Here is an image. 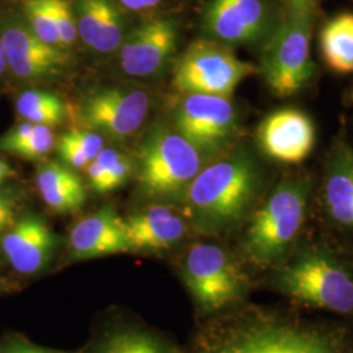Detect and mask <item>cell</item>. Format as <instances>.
I'll use <instances>...</instances> for the list:
<instances>
[{"label": "cell", "mask_w": 353, "mask_h": 353, "mask_svg": "<svg viewBox=\"0 0 353 353\" xmlns=\"http://www.w3.org/2000/svg\"><path fill=\"white\" fill-rule=\"evenodd\" d=\"M279 23L270 0H210L203 16L205 33L225 45L267 41Z\"/></svg>", "instance_id": "30bf717a"}, {"label": "cell", "mask_w": 353, "mask_h": 353, "mask_svg": "<svg viewBox=\"0 0 353 353\" xmlns=\"http://www.w3.org/2000/svg\"><path fill=\"white\" fill-rule=\"evenodd\" d=\"M20 4L26 16V23L32 29V32L43 42L63 49L48 1L20 0Z\"/></svg>", "instance_id": "cb8c5ba5"}, {"label": "cell", "mask_w": 353, "mask_h": 353, "mask_svg": "<svg viewBox=\"0 0 353 353\" xmlns=\"http://www.w3.org/2000/svg\"><path fill=\"white\" fill-rule=\"evenodd\" d=\"M309 182L288 178L279 183L261 210L254 214L246 233V252L252 261L268 265L285 252L303 227Z\"/></svg>", "instance_id": "3957f363"}, {"label": "cell", "mask_w": 353, "mask_h": 353, "mask_svg": "<svg viewBox=\"0 0 353 353\" xmlns=\"http://www.w3.org/2000/svg\"><path fill=\"white\" fill-rule=\"evenodd\" d=\"M255 72L254 64L240 59L225 43L210 38L190 45L174 67L173 85L185 94L229 99Z\"/></svg>", "instance_id": "5b68a950"}, {"label": "cell", "mask_w": 353, "mask_h": 353, "mask_svg": "<svg viewBox=\"0 0 353 353\" xmlns=\"http://www.w3.org/2000/svg\"><path fill=\"white\" fill-rule=\"evenodd\" d=\"M259 186L252 159L237 153L204 166L183 198L190 219L205 232H217L240 220Z\"/></svg>", "instance_id": "6da1fadb"}, {"label": "cell", "mask_w": 353, "mask_h": 353, "mask_svg": "<svg viewBox=\"0 0 353 353\" xmlns=\"http://www.w3.org/2000/svg\"><path fill=\"white\" fill-rule=\"evenodd\" d=\"M312 17L290 12L265 41L261 68L268 88L279 97L296 94L313 77Z\"/></svg>", "instance_id": "277c9868"}, {"label": "cell", "mask_w": 353, "mask_h": 353, "mask_svg": "<svg viewBox=\"0 0 353 353\" xmlns=\"http://www.w3.org/2000/svg\"><path fill=\"white\" fill-rule=\"evenodd\" d=\"M87 174H88L89 183L90 188L94 190L96 192L105 194V192H110V186H109V178L108 174L105 173V170L102 169L100 165L97 164L94 160L92 163L87 165Z\"/></svg>", "instance_id": "d6a6232c"}, {"label": "cell", "mask_w": 353, "mask_h": 353, "mask_svg": "<svg viewBox=\"0 0 353 353\" xmlns=\"http://www.w3.org/2000/svg\"><path fill=\"white\" fill-rule=\"evenodd\" d=\"M8 70L7 65V59H6V52H4V48H3V42L0 39V77L4 75V72Z\"/></svg>", "instance_id": "8d00e7d4"}, {"label": "cell", "mask_w": 353, "mask_h": 353, "mask_svg": "<svg viewBox=\"0 0 353 353\" xmlns=\"http://www.w3.org/2000/svg\"><path fill=\"white\" fill-rule=\"evenodd\" d=\"M23 203L21 192L14 188L0 186V240L20 216Z\"/></svg>", "instance_id": "83f0119b"}, {"label": "cell", "mask_w": 353, "mask_h": 353, "mask_svg": "<svg viewBox=\"0 0 353 353\" xmlns=\"http://www.w3.org/2000/svg\"><path fill=\"white\" fill-rule=\"evenodd\" d=\"M57 237L36 214H21L0 240V250L17 274L36 275L50 265Z\"/></svg>", "instance_id": "4fadbf2b"}, {"label": "cell", "mask_w": 353, "mask_h": 353, "mask_svg": "<svg viewBox=\"0 0 353 353\" xmlns=\"http://www.w3.org/2000/svg\"><path fill=\"white\" fill-rule=\"evenodd\" d=\"M176 131L204 154L227 147L237 132L239 119L227 97L186 94L176 108Z\"/></svg>", "instance_id": "9c48e42d"}, {"label": "cell", "mask_w": 353, "mask_h": 353, "mask_svg": "<svg viewBox=\"0 0 353 353\" xmlns=\"http://www.w3.org/2000/svg\"><path fill=\"white\" fill-rule=\"evenodd\" d=\"M297 334L290 328H249L228 338L214 353H293Z\"/></svg>", "instance_id": "ffe728a7"}, {"label": "cell", "mask_w": 353, "mask_h": 353, "mask_svg": "<svg viewBox=\"0 0 353 353\" xmlns=\"http://www.w3.org/2000/svg\"><path fill=\"white\" fill-rule=\"evenodd\" d=\"M0 39L8 70L20 80H51L63 75L68 68V50L43 42L21 20L1 23Z\"/></svg>", "instance_id": "8fae6325"}, {"label": "cell", "mask_w": 353, "mask_h": 353, "mask_svg": "<svg viewBox=\"0 0 353 353\" xmlns=\"http://www.w3.org/2000/svg\"><path fill=\"white\" fill-rule=\"evenodd\" d=\"M325 202L332 220L353 230V150L344 140L336 143L330 156Z\"/></svg>", "instance_id": "d6986e66"}, {"label": "cell", "mask_w": 353, "mask_h": 353, "mask_svg": "<svg viewBox=\"0 0 353 353\" xmlns=\"http://www.w3.org/2000/svg\"><path fill=\"white\" fill-rule=\"evenodd\" d=\"M183 280L196 303L207 312L236 301L243 280L230 256L211 243H196L183 263Z\"/></svg>", "instance_id": "ba28073f"}, {"label": "cell", "mask_w": 353, "mask_h": 353, "mask_svg": "<svg viewBox=\"0 0 353 353\" xmlns=\"http://www.w3.org/2000/svg\"><path fill=\"white\" fill-rule=\"evenodd\" d=\"M94 161L108 174L110 191L123 186L132 174V163L130 159L113 148H103Z\"/></svg>", "instance_id": "484cf974"}, {"label": "cell", "mask_w": 353, "mask_h": 353, "mask_svg": "<svg viewBox=\"0 0 353 353\" xmlns=\"http://www.w3.org/2000/svg\"><path fill=\"white\" fill-rule=\"evenodd\" d=\"M321 50L330 68L341 74L353 72V13H341L323 26Z\"/></svg>", "instance_id": "44dd1931"}, {"label": "cell", "mask_w": 353, "mask_h": 353, "mask_svg": "<svg viewBox=\"0 0 353 353\" xmlns=\"http://www.w3.org/2000/svg\"><path fill=\"white\" fill-rule=\"evenodd\" d=\"M11 290H12L11 283L7 279L0 278V294L7 293V292H10Z\"/></svg>", "instance_id": "74e56055"}, {"label": "cell", "mask_w": 353, "mask_h": 353, "mask_svg": "<svg viewBox=\"0 0 353 353\" xmlns=\"http://www.w3.org/2000/svg\"><path fill=\"white\" fill-rule=\"evenodd\" d=\"M65 135L75 143L76 145L80 148V151L87 156L89 163L96 160L100 152L105 148L103 137L87 128L75 127L68 132H65Z\"/></svg>", "instance_id": "f1b7e54d"}, {"label": "cell", "mask_w": 353, "mask_h": 353, "mask_svg": "<svg viewBox=\"0 0 353 353\" xmlns=\"http://www.w3.org/2000/svg\"><path fill=\"white\" fill-rule=\"evenodd\" d=\"M55 144H57V140L52 132V128L37 125L34 131L28 138L20 141L17 145H14L8 153L26 160L42 161L54 150Z\"/></svg>", "instance_id": "d4e9b609"}, {"label": "cell", "mask_w": 353, "mask_h": 353, "mask_svg": "<svg viewBox=\"0 0 353 353\" xmlns=\"http://www.w3.org/2000/svg\"><path fill=\"white\" fill-rule=\"evenodd\" d=\"M205 154L176 130L157 127L144 139L137 159L139 191L150 199H176L204 168Z\"/></svg>", "instance_id": "7a4b0ae2"}, {"label": "cell", "mask_w": 353, "mask_h": 353, "mask_svg": "<svg viewBox=\"0 0 353 353\" xmlns=\"http://www.w3.org/2000/svg\"><path fill=\"white\" fill-rule=\"evenodd\" d=\"M16 172L11 165L8 164L7 161H4L3 159H0V186L4 185L6 181L11 179L14 176Z\"/></svg>", "instance_id": "d590c367"}, {"label": "cell", "mask_w": 353, "mask_h": 353, "mask_svg": "<svg viewBox=\"0 0 353 353\" xmlns=\"http://www.w3.org/2000/svg\"><path fill=\"white\" fill-rule=\"evenodd\" d=\"M50 8L55 26L58 29L61 45L64 50H68L77 39L76 14L68 0H46Z\"/></svg>", "instance_id": "4316f807"}, {"label": "cell", "mask_w": 353, "mask_h": 353, "mask_svg": "<svg viewBox=\"0 0 353 353\" xmlns=\"http://www.w3.org/2000/svg\"><path fill=\"white\" fill-rule=\"evenodd\" d=\"M293 353H341L322 336L299 331Z\"/></svg>", "instance_id": "4dcf8cb0"}, {"label": "cell", "mask_w": 353, "mask_h": 353, "mask_svg": "<svg viewBox=\"0 0 353 353\" xmlns=\"http://www.w3.org/2000/svg\"><path fill=\"white\" fill-rule=\"evenodd\" d=\"M0 353H61L46 350L42 347H38L36 344H32L30 341H26L21 338H11L4 341L0 347Z\"/></svg>", "instance_id": "1f68e13d"}, {"label": "cell", "mask_w": 353, "mask_h": 353, "mask_svg": "<svg viewBox=\"0 0 353 353\" xmlns=\"http://www.w3.org/2000/svg\"><path fill=\"white\" fill-rule=\"evenodd\" d=\"M258 141L267 156L280 163L297 164L314 147L312 119L297 109H281L267 115L258 128Z\"/></svg>", "instance_id": "5bb4252c"}, {"label": "cell", "mask_w": 353, "mask_h": 353, "mask_svg": "<svg viewBox=\"0 0 353 353\" xmlns=\"http://www.w3.org/2000/svg\"><path fill=\"white\" fill-rule=\"evenodd\" d=\"M283 1L290 8V12L313 16L314 7H316L314 0H283Z\"/></svg>", "instance_id": "836d02e7"}, {"label": "cell", "mask_w": 353, "mask_h": 353, "mask_svg": "<svg viewBox=\"0 0 353 353\" xmlns=\"http://www.w3.org/2000/svg\"><path fill=\"white\" fill-rule=\"evenodd\" d=\"M94 353H176L163 341L137 330H119L108 335Z\"/></svg>", "instance_id": "603a6c76"}, {"label": "cell", "mask_w": 353, "mask_h": 353, "mask_svg": "<svg viewBox=\"0 0 353 353\" xmlns=\"http://www.w3.org/2000/svg\"><path fill=\"white\" fill-rule=\"evenodd\" d=\"M57 148L62 163L72 169H83L89 164L87 156L80 151V148L65 134L58 140Z\"/></svg>", "instance_id": "f546056e"}, {"label": "cell", "mask_w": 353, "mask_h": 353, "mask_svg": "<svg viewBox=\"0 0 353 353\" xmlns=\"http://www.w3.org/2000/svg\"><path fill=\"white\" fill-rule=\"evenodd\" d=\"M130 252H163L173 248L186 232L183 219L172 208L153 205L123 217Z\"/></svg>", "instance_id": "2e32d148"}, {"label": "cell", "mask_w": 353, "mask_h": 353, "mask_svg": "<svg viewBox=\"0 0 353 353\" xmlns=\"http://www.w3.org/2000/svg\"><path fill=\"white\" fill-rule=\"evenodd\" d=\"M127 10L131 11H144L156 7L161 0H118Z\"/></svg>", "instance_id": "e575fe53"}, {"label": "cell", "mask_w": 353, "mask_h": 353, "mask_svg": "<svg viewBox=\"0 0 353 353\" xmlns=\"http://www.w3.org/2000/svg\"><path fill=\"white\" fill-rule=\"evenodd\" d=\"M16 110L26 122L52 128L63 122L65 106L52 92L29 89L19 96Z\"/></svg>", "instance_id": "7402d4cb"}, {"label": "cell", "mask_w": 353, "mask_h": 353, "mask_svg": "<svg viewBox=\"0 0 353 353\" xmlns=\"http://www.w3.org/2000/svg\"><path fill=\"white\" fill-rule=\"evenodd\" d=\"M75 14L77 36L92 50L106 54L121 48L126 28L110 0H79Z\"/></svg>", "instance_id": "e0dca14e"}, {"label": "cell", "mask_w": 353, "mask_h": 353, "mask_svg": "<svg viewBox=\"0 0 353 353\" xmlns=\"http://www.w3.org/2000/svg\"><path fill=\"white\" fill-rule=\"evenodd\" d=\"M36 185L42 201L57 214L76 212L87 199L83 179L59 161L42 160L37 166Z\"/></svg>", "instance_id": "ac0fdd59"}, {"label": "cell", "mask_w": 353, "mask_h": 353, "mask_svg": "<svg viewBox=\"0 0 353 353\" xmlns=\"http://www.w3.org/2000/svg\"><path fill=\"white\" fill-rule=\"evenodd\" d=\"M176 28L168 19H151L137 26L119 50V65L130 76L154 75L176 50Z\"/></svg>", "instance_id": "7c38bea8"}, {"label": "cell", "mask_w": 353, "mask_h": 353, "mask_svg": "<svg viewBox=\"0 0 353 353\" xmlns=\"http://www.w3.org/2000/svg\"><path fill=\"white\" fill-rule=\"evenodd\" d=\"M279 287L300 303L343 314L353 310V279L323 254L305 255L285 268Z\"/></svg>", "instance_id": "8992f818"}, {"label": "cell", "mask_w": 353, "mask_h": 353, "mask_svg": "<svg viewBox=\"0 0 353 353\" xmlns=\"http://www.w3.org/2000/svg\"><path fill=\"white\" fill-rule=\"evenodd\" d=\"M130 252L123 217L112 205L77 221L70 233V255L74 261L94 259Z\"/></svg>", "instance_id": "9a60e30c"}, {"label": "cell", "mask_w": 353, "mask_h": 353, "mask_svg": "<svg viewBox=\"0 0 353 353\" xmlns=\"http://www.w3.org/2000/svg\"><path fill=\"white\" fill-rule=\"evenodd\" d=\"M151 99L139 88H103L87 94L76 108L77 127L110 139L134 135L144 123Z\"/></svg>", "instance_id": "52a82bcc"}]
</instances>
